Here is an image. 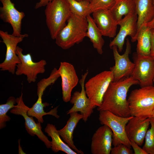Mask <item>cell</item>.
<instances>
[{"label":"cell","instance_id":"obj_5","mask_svg":"<svg viewBox=\"0 0 154 154\" xmlns=\"http://www.w3.org/2000/svg\"><path fill=\"white\" fill-rule=\"evenodd\" d=\"M133 116H119L107 110L100 112L99 120L101 124L108 126L112 131V144L114 146L122 143L131 148L130 141L126 133L125 127Z\"/></svg>","mask_w":154,"mask_h":154},{"label":"cell","instance_id":"obj_22","mask_svg":"<svg viewBox=\"0 0 154 154\" xmlns=\"http://www.w3.org/2000/svg\"><path fill=\"white\" fill-rule=\"evenodd\" d=\"M88 21L86 37H88L92 44L94 48L98 53L102 54L103 53V47L105 41L100 31L90 15L86 17Z\"/></svg>","mask_w":154,"mask_h":154},{"label":"cell","instance_id":"obj_19","mask_svg":"<svg viewBox=\"0 0 154 154\" xmlns=\"http://www.w3.org/2000/svg\"><path fill=\"white\" fill-rule=\"evenodd\" d=\"M137 15L136 38L142 27L150 22L154 17V0H133Z\"/></svg>","mask_w":154,"mask_h":154},{"label":"cell","instance_id":"obj_14","mask_svg":"<svg viewBox=\"0 0 154 154\" xmlns=\"http://www.w3.org/2000/svg\"><path fill=\"white\" fill-rule=\"evenodd\" d=\"M2 6L0 7V18L3 22L10 24L13 29L12 34L20 36L21 34L22 21L25 17L24 13L19 11L15 7L11 0H0Z\"/></svg>","mask_w":154,"mask_h":154},{"label":"cell","instance_id":"obj_39","mask_svg":"<svg viewBox=\"0 0 154 154\" xmlns=\"http://www.w3.org/2000/svg\"><path fill=\"white\" fill-rule=\"evenodd\" d=\"M115 0V1H116V0Z\"/></svg>","mask_w":154,"mask_h":154},{"label":"cell","instance_id":"obj_17","mask_svg":"<svg viewBox=\"0 0 154 154\" xmlns=\"http://www.w3.org/2000/svg\"><path fill=\"white\" fill-rule=\"evenodd\" d=\"M92 13V18L103 36L114 38L116 36L118 23L110 10H98Z\"/></svg>","mask_w":154,"mask_h":154},{"label":"cell","instance_id":"obj_40","mask_svg":"<svg viewBox=\"0 0 154 154\" xmlns=\"http://www.w3.org/2000/svg\"></svg>","mask_w":154,"mask_h":154},{"label":"cell","instance_id":"obj_23","mask_svg":"<svg viewBox=\"0 0 154 154\" xmlns=\"http://www.w3.org/2000/svg\"><path fill=\"white\" fill-rule=\"evenodd\" d=\"M152 29L145 25L141 27L137 40L136 52L143 56L150 55L151 46Z\"/></svg>","mask_w":154,"mask_h":154},{"label":"cell","instance_id":"obj_13","mask_svg":"<svg viewBox=\"0 0 154 154\" xmlns=\"http://www.w3.org/2000/svg\"><path fill=\"white\" fill-rule=\"evenodd\" d=\"M88 73L87 70L82 75V78L79 81L81 88L80 92L76 91L73 93L70 101L73 104V106L67 112V114L70 113L80 112L83 115L82 120L86 121L88 118L93 112V109L96 107L92 104L90 99L87 96L85 88V81Z\"/></svg>","mask_w":154,"mask_h":154},{"label":"cell","instance_id":"obj_10","mask_svg":"<svg viewBox=\"0 0 154 154\" xmlns=\"http://www.w3.org/2000/svg\"><path fill=\"white\" fill-rule=\"evenodd\" d=\"M126 48L124 53L120 55L116 46L112 48L113 52L115 64L110 68L113 75V81H117L131 76L134 70L135 64L129 58L131 51V46L128 38L126 39Z\"/></svg>","mask_w":154,"mask_h":154},{"label":"cell","instance_id":"obj_31","mask_svg":"<svg viewBox=\"0 0 154 154\" xmlns=\"http://www.w3.org/2000/svg\"><path fill=\"white\" fill-rule=\"evenodd\" d=\"M110 153L111 154H132L133 151L130 148L122 143L114 146L112 148Z\"/></svg>","mask_w":154,"mask_h":154},{"label":"cell","instance_id":"obj_2","mask_svg":"<svg viewBox=\"0 0 154 154\" xmlns=\"http://www.w3.org/2000/svg\"><path fill=\"white\" fill-rule=\"evenodd\" d=\"M67 22L55 39L57 45L64 50L82 42L86 37L87 29L86 17L72 13Z\"/></svg>","mask_w":154,"mask_h":154},{"label":"cell","instance_id":"obj_34","mask_svg":"<svg viewBox=\"0 0 154 154\" xmlns=\"http://www.w3.org/2000/svg\"><path fill=\"white\" fill-rule=\"evenodd\" d=\"M150 55L153 56L154 55V29H152L151 46Z\"/></svg>","mask_w":154,"mask_h":154},{"label":"cell","instance_id":"obj_32","mask_svg":"<svg viewBox=\"0 0 154 154\" xmlns=\"http://www.w3.org/2000/svg\"><path fill=\"white\" fill-rule=\"evenodd\" d=\"M131 146L133 149L135 154H147V153L133 140H130Z\"/></svg>","mask_w":154,"mask_h":154},{"label":"cell","instance_id":"obj_29","mask_svg":"<svg viewBox=\"0 0 154 154\" xmlns=\"http://www.w3.org/2000/svg\"><path fill=\"white\" fill-rule=\"evenodd\" d=\"M60 76L58 70L54 68L52 70L50 76L46 78L41 79L37 84V94H43L46 88L54 83L57 79Z\"/></svg>","mask_w":154,"mask_h":154},{"label":"cell","instance_id":"obj_38","mask_svg":"<svg viewBox=\"0 0 154 154\" xmlns=\"http://www.w3.org/2000/svg\"><path fill=\"white\" fill-rule=\"evenodd\" d=\"M153 57H154V55H153Z\"/></svg>","mask_w":154,"mask_h":154},{"label":"cell","instance_id":"obj_4","mask_svg":"<svg viewBox=\"0 0 154 154\" xmlns=\"http://www.w3.org/2000/svg\"><path fill=\"white\" fill-rule=\"evenodd\" d=\"M44 13L51 37L55 39L72 13L69 5L66 0H52L46 5Z\"/></svg>","mask_w":154,"mask_h":154},{"label":"cell","instance_id":"obj_35","mask_svg":"<svg viewBox=\"0 0 154 154\" xmlns=\"http://www.w3.org/2000/svg\"><path fill=\"white\" fill-rule=\"evenodd\" d=\"M145 25L146 26L149 27L151 29H154V17L153 19L150 22Z\"/></svg>","mask_w":154,"mask_h":154},{"label":"cell","instance_id":"obj_26","mask_svg":"<svg viewBox=\"0 0 154 154\" xmlns=\"http://www.w3.org/2000/svg\"><path fill=\"white\" fill-rule=\"evenodd\" d=\"M68 3L72 13L86 17L92 13L90 1H78L76 0H66Z\"/></svg>","mask_w":154,"mask_h":154},{"label":"cell","instance_id":"obj_16","mask_svg":"<svg viewBox=\"0 0 154 154\" xmlns=\"http://www.w3.org/2000/svg\"><path fill=\"white\" fill-rule=\"evenodd\" d=\"M113 133L108 126L103 125L94 134L92 139L91 152L92 154H110L112 149Z\"/></svg>","mask_w":154,"mask_h":154},{"label":"cell","instance_id":"obj_25","mask_svg":"<svg viewBox=\"0 0 154 154\" xmlns=\"http://www.w3.org/2000/svg\"><path fill=\"white\" fill-rule=\"evenodd\" d=\"M42 97V96H38V99L35 103L31 108H29L27 111L28 115L36 118L38 121L41 123H43L44 122L43 117L44 115H51L57 119L59 118L60 116L57 113L58 106L51 110L49 112H45L44 110V107L45 105H49V104L43 103Z\"/></svg>","mask_w":154,"mask_h":154},{"label":"cell","instance_id":"obj_12","mask_svg":"<svg viewBox=\"0 0 154 154\" xmlns=\"http://www.w3.org/2000/svg\"><path fill=\"white\" fill-rule=\"evenodd\" d=\"M137 15L135 13L125 16L118 22V25L120 26V29L116 37L110 43V48L113 46H116L119 52H121L125 38L128 36L131 37L132 42L137 40Z\"/></svg>","mask_w":154,"mask_h":154},{"label":"cell","instance_id":"obj_24","mask_svg":"<svg viewBox=\"0 0 154 154\" xmlns=\"http://www.w3.org/2000/svg\"><path fill=\"white\" fill-rule=\"evenodd\" d=\"M110 10L117 23L122 19L123 16L136 13L133 0H116Z\"/></svg>","mask_w":154,"mask_h":154},{"label":"cell","instance_id":"obj_37","mask_svg":"<svg viewBox=\"0 0 154 154\" xmlns=\"http://www.w3.org/2000/svg\"><path fill=\"white\" fill-rule=\"evenodd\" d=\"M77 1H90V0H76Z\"/></svg>","mask_w":154,"mask_h":154},{"label":"cell","instance_id":"obj_18","mask_svg":"<svg viewBox=\"0 0 154 154\" xmlns=\"http://www.w3.org/2000/svg\"><path fill=\"white\" fill-rule=\"evenodd\" d=\"M150 125V118L143 119L133 116L125 127L126 133L129 140H133L141 146Z\"/></svg>","mask_w":154,"mask_h":154},{"label":"cell","instance_id":"obj_15","mask_svg":"<svg viewBox=\"0 0 154 154\" xmlns=\"http://www.w3.org/2000/svg\"><path fill=\"white\" fill-rule=\"evenodd\" d=\"M58 72L62 80V88L63 101H70L71 92L77 85L79 80L74 66L66 62H61Z\"/></svg>","mask_w":154,"mask_h":154},{"label":"cell","instance_id":"obj_11","mask_svg":"<svg viewBox=\"0 0 154 154\" xmlns=\"http://www.w3.org/2000/svg\"><path fill=\"white\" fill-rule=\"evenodd\" d=\"M23 94L16 98L17 105L12 109L10 112L14 114L20 115L22 116L25 120V127L27 132L32 136L37 135L42 141L48 149L51 147V141L44 135L42 130L41 123H36L33 117L27 114L29 107L24 103L23 97Z\"/></svg>","mask_w":154,"mask_h":154},{"label":"cell","instance_id":"obj_3","mask_svg":"<svg viewBox=\"0 0 154 154\" xmlns=\"http://www.w3.org/2000/svg\"><path fill=\"white\" fill-rule=\"evenodd\" d=\"M127 100L131 116L143 119L151 117L154 109V86L133 90Z\"/></svg>","mask_w":154,"mask_h":154},{"label":"cell","instance_id":"obj_8","mask_svg":"<svg viewBox=\"0 0 154 154\" xmlns=\"http://www.w3.org/2000/svg\"><path fill=\"white\" fill-rule=\"evenodd\" d=\"M132 58L135 67L131 76L139 82L141 87L153 85L154 57L141 55L136 52Z\"/></svg>","mask_w":154,"mask_h":154},{"label":"cell","instance_id":"obj_9","mask_svg":"<svg viewBox=\"0 0 154 154\" xmlns=\"http://www.w3.org/2000/svg\"><path fill=\"white\" fill-rule=\"evenodd\" d=\"M22 48L17 46L16 53L20 62L17 65L15 74L17 76L24 74L26 76L28 83L34 82L36 81L38 74L45 72L46 62L44 60L34 62L30 53L24 54Z\"/></svg>","mask_w":154,"mask_h":154},{"label":"cell","instance_id":"obj_36","mask_svg":"<svg viewBox=\"0 0 154 154\" xmlns=\"http://www.w3.org/2000/svg\"><path fill=\"white\" fill-rule=\"evenodd\" d=\"M154 118V109L152 113V117Z\"/></svg>","mask_w":154,"mask_h":154},{"label":"cell","instance_id":"obj_21","mask_svg":"<svg viewBox=\"0 0 154 154\" xmlns=\"http://www.w3.org/2000/svg\"><path fill=\"white\" fill-rule=\"evenodd\" d=\"M44 131L52 139L51 148L54 152L56 153L61 151L67 154H78L63 141L54 125L48 123L44 129Z\"/></svg>","mask_w":154,"mask_h":154},{"label":"cell","instance_id":"obj_27","mask_svg":"<svg viewBox=\"0 0 154 154\" xmlns=\"http://www.w3.org/2000/svg\"><path fill=\"white\" fill-rule=\"evenodd\" d=\"M16 100L13 96L10 97L7 100L5 104L0 105V129L5 127L6 123L9 121L11 118L7 115V113L10 109L15 107L16 105Z\"/></svg>","mask_w":154,"mask_h":154},{"label":"cell","instance_id":"obj_33","mask_svg":"<svg viewBox=\"0 0 154 154\" xmlns=\"http://www.w3.org/2000/svg\"><path fill=\"white\" fill-rule=\"evenodd\" d=\"M52 0H39V1L37 3L35 6V9H38L46 5Z\"/></svg>","mask_w":154,"mask_h":154},{"label":"cell","instance_id":"obj_1","mask_svg":"<svg viewBox=\"0 0 154 154\" xmlns=\"http://www.w3.org/2000/svg\"><path fill=\"white\" fill-rule=\"evenodd\" d=\"M139 84V82L131 76L117 81L111 82L97 110L99 112L108 111L122 117L130 116L127 99V93L132 86Z\"/></svg>","mask_w":154,"mask_h":154},{"label":"cell","instance_id":"obj_6","mask_svg":"<svg viewBox=\"0 0 154 154\" xmlns=\"http://www.w3.org/2000/svg\"><path fill=\"white\" fill-rule=\"evenodd\" d=\"M114 77L110 70L102 72L91 78L85 84L87 96L94 106L101 105L104 96Z\"/></svg>","mask_w":154,"mask_h":154},{"label":"cell","instance_id":"obj_28","mask_svg":"<svg viewBox=\"0 0 154 154\" xmlns=\"http://www.w3.org/2000/svg\"><path fill=\"white\" fill-rule=\"evenodd\" d=\"M150 128L148 129L142 148L147 154H154V118L150 117Z\"/></svg>","mask_w":154,"mask_h":154},{"label":"cell","instance_id":"obj_30","mask_svg":"<svg viewBox=\"0 0 154 154\" xmlns=\"http://www.w3.org/2000/svg\"><path fill=\"white\" fill-rule=\"evenodd\" d=\"M115 3L114 0H90V6L92 13L101 10H110Z\"/></svg>","mask_w":154,"mask_h":154},{"label":"cell","instance_id":"obj_20","mask_svg":"<svg viewBox=\"0 0 154 154\" xmlns=\"http://www.w3.org/2000/svg\"><path fill=\"white\" fill-rule=\"evenodd\" d=\"M70 117L65 126L62 129L58 130V133L64 141L72 149L78 154H83L81 150L76 147L73 141V133L78 123L82 119L83 115L78 112H73L70 114Z\"/></svg>","mask_w":154,"mask_h":154},{"label":"cell","instance_id":"obj_7","mask_svg":"<svg viewBox=\"0 0 154 154\" xmlns=\"http://www.w3.org/2000/svg\"><path fill=\"white\" fill-rule=\"evenodd\" d=\"M1 41L6 48L5 57L4 61L0 64L1 70L8 71L12 74H15L16 66L20 62V59L16 53L17 44L23 38L28 36L27 34L20 36H15L8 33L7 31H0Z\"/></svg>","mask_w":154,"mask_h":154}]
</instances>
